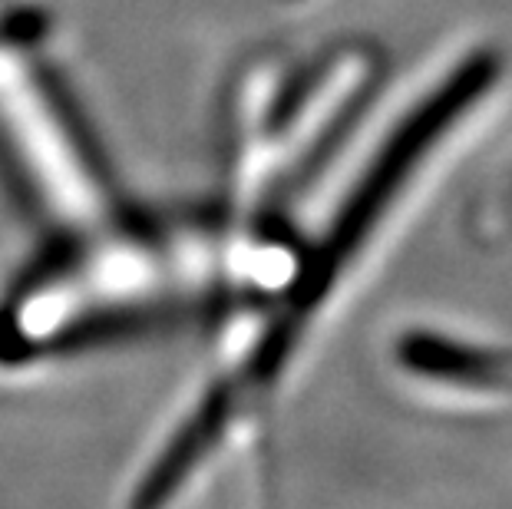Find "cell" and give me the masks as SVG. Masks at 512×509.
<instances>
[{
	"mask_svg": "<svg viewBox=\"0 0 512 509\" xmlns=\"http://www.w3.org/2000/svg\"><path fill=\"white\" fill-rule=\"evenodd\" d=\"M205 262V248L182 258L166 235L152 232L106 235L96 248L43 262L0 314V351L53 354L67 344L169 321L192 301L219 295L212 272H182Z\"/></svg>",
	"mask_w": 512,
	"mask_h": 509,
	"instance_id": "1",
	"label": "cell"
},
{
	"mask_svg": "<svg viewBox=\"0 0 512 509\" xmlns=\"http://www.w3.org/2000/svg\"><path fill=\"white\" fill-rule=\"evenodd\" d=\"M503 80V53L496 47H466L423 86L417 100L390 126L387 139L370 156L354 189L344 196L314 258L301 268L294 285V311L308 314L328 298L334 281L347 275L354 258L384 229V222L400 209L443 149L499 93Z\"/></svg>",
	"mask_w": 512,
	"mask_h": 509,
	"instance_id": "2",
	"label": "cell"
},
{
	"mask_svg": "<svg viewBox=\"0 0 512 509\" xmlns=\"http://www.w3.org/2000/svg\"><path fill=\"white\" fill-rule=\"evenodd\" d=\"M466 225H470L476 245H512V146L489 169V176L479 182L470 212H466Z\"/></svg>",
	"mask_w": 512,
	"mask_h": 509,
	"instance_id": "5",
	"label": "cell"
},
{
	"mask_svg": "<svg viewBox=\"0 0 512 509\" xmlns=\"http://www.w3.org/2000/svg\"><path fill=\"white\" fill-rule=\"evenodd\" d=\"M397 364L413 384L466 414L512 417V344L413 328L397 341Z\"/></svg>",
	"mask_w": 512,
	"mask_h": 509,
	"instance_id": "4",
	"label": "cell"
},
{
	"mask_svg": "<svg viewBox=\"0 0 512 509\" xmlns=\"http://www.w3.org/2000/svg\"><path fill=\"white\" fill-rule=\"evenodd\" d=\"M34 34L0 37V169L40 222L90 235L113 215V182L70 100L30 57Z\"/></svg>",
	"mask_w": 512,
	"mask_h": 509,
	"instance_id": "3",
	"label": "cell"
}]
</instances>
